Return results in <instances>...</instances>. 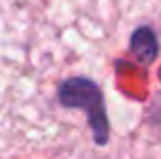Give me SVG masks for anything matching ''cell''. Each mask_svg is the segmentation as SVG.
I'll list each match as a JSON object with an SVG mask.
<instances>
[{
	"label": "cell",
	"instance_id": "obj_1",
	"mask_svg": "<svg viewBox=\"0 0 161 159\" xmlns=\"http://www.w3.org/2000/svg\"><path fill=\"white\" fill-rule=\"evenodd\" d=\"M59 100L67 108H84L88 112V123L94 131L96 143L104 145L108 139V118L104 112L102 92L88 78L65 80L59 88Z\"/></svg>",
	"mask_w": 161,
	"mask_h": 159
},
{
	"label": "cell",
	"instance_id": "obj_2",
	"mask_svg": "<svg viewBox=\"0 0 161 159\" xmlns=\"http://www.w3.org/2000/svg\"><path fill=\"white\" fill-rule=\"evenodd\" d=\"M130 51L141 63H153L159 53V43L155 33L147 27L137 29L130 37Z\"/></svg>",
	"mask_w": 161,
	"mask_h": 159
}]
</instances>
